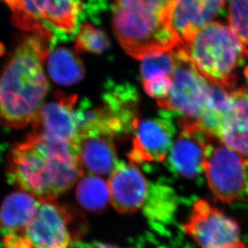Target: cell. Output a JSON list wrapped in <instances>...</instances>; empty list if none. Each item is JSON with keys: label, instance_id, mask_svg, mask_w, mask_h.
<instances>
[{"label": "cell", "instance_id": "cell-1", "mask_svg": "<svg viewBox=\"0 0 248 248\" xmlns=\"http://www.w3.org/2000/svg\"><path fill=\"white\" fill-rule=\"evenodd\" d=\"M7 175L22 191L40 200H55L84 175L77 142L31 133L12 148Z\"/></svg>", "mask_w": 248, "mask_h": 248}, {"label": "cell", "instance_id": "cell-2", "mask_svg": "<svg viewBox=\"0 0 248 248\" xmlns=\"http://www.w3.org/2000/svg\"><path fill=\"white\" fill-rule=\"evenodd\" d=\"M54 47L40 35L19 45L0 75V121L20 129L32 122L48 91L43 65Z\"/></svg>", "mask_w": 248, "mask_h": 248}, {"label": "cell", "instance_id": "cell-3", "mask_svg": "<svg viewBox=\"0 0 248 248\" xmlns=\"http://www.w3.org/2000/svg\"><path fill=\"white\" fill-rule=\"evenodd\" d=\"M176 0H112V28L127 54L142 59L183 44L172 25Z\"/></svg>", "mask_w": 248, "mask_h": 248}, {"label": "cell", "instance_id": "cell-4", "mask_svg": "<svg viewBox=\"0 0 248 248\" xmlns=\"http://www.w3.org/2000/svg\"><path fill=\"white\" fill-rule=\"evenodd\" d=\"M183 46L198 71L209 82L228 90L234 89L235 72L248 59V47L231 27L211 22Z\"/></svg>", "mask_w": 248, "mask_h": 248}, {"label": "cell", "instance_id": "cell-5", "mask_svg": "<svg viewBox=\"0 0 248 248\" xmlns=\"http://www.w3.org/2000/svg\"><path fill=\"white\" fill-rule=\"evenodd\" d=\"M174 56L170 90L157 104L166 112L179 115L183 121L196 122L208 100L211 83L198 71L183 44L174 47Z\"/></svg>", "mask_w": 248, "mask_h": 248}, {"label": "cell", "instance_id": "cell-6", "mask_svg": "<svg viewBox=\"0 0 248 248\" xmlns=\"http://www.w3.org/2000/svg\"><path fill=\"white\" fill-rule=\"evenodd\" d=\"M81 217L55 200H40L35 215L22 233L29 248H69L84 232Z\"/></svg>", "mask_w": 248, "mask_h": 248}, {"label": "cell", "instance_id": "cell-7", "mask_svg": "<svg viewBox=\"0 0 248 248\" xmlns=\"http://www.w3.org/2000/svg\"><path fill=\"white\" fill-rule=\"evenodd\" d=\"M246 165L237 153L213 138L206 148L203 170L209 188L216 199L225 203H248Z\"/></svg>", "mask_w": 248, "mask_h": 248}, {"label": "cell", "instance_id": "cell-8", "mask_svg": "<svg viewBox=\"0 0 248 248\" xmlns=\"http://www.w3.org/2000/svg\"><path fill=\"white\" fill-rule=\"evenodd\" d=\"M183 229L201 248H236L241 243L238 223L203 199L194 202Z\"/></svg>", "mask_w": 248, "mask_h": 248}, {"label": "cell", "instance_id": "cell-9", "mask_svg": "<svg viewBox=\"0 0 248 248\" xmlns=\"http://www.w3.org/2000/svg\"><path fill=\"white\" fill-rule=\"evenodd\" d=\"M176 133L175 126L168 112L162 117L152 119L134 121L132 148L128 157L134 164L145 162H162L166 160L173 138Z\"/></svg>", "mask_w": 248, "mask_h": 248}, {"label": "cell", "instance_id": "cell-10", "mask_svg": "<svg viewBox=\"0 0 248 248\" xmlns=\"http://www.w3.org/2000/svg\"><path fill=\"white\" fill-rule=\"evenodd\" d=\"M180 123L182 131L168 154L169 166L173 173L194 180L203 172L206 148L216 138L206 134L195 122L180 120Z\"/></svg>", "mask_w": 248, "mask_h": 248}, {"label": "cell", "instance_id": "cell-11", "mask_svg": "<svg viewBox=\"0 0 248 248\" xmlns=\"http://www.w3.org/2000/svg\"><path fill=\"white\" fill-rule=\"evenodd\" d=\"M78 96L59 93L54 100L43 105L33 120L32 134L77 142L78 138Z\"/></svg>", "mask_w": 248, "mask_h": 248}, {"label": "cell", "instance_id": "cell-12", "mask_svg": "<svg viewBox=\"0 0 248 248\" xmlns=\"http://www.w3.org/2000/svg\"><path fill=\"white\" fill-rule=\"evenodd\" d=\"M107 183L111 204L117 212L131 215L142 208L149 183L136 165L120 162Z\"/></svg>", "mask_w": 248, "mask_h": 248}, {"label": "cell", "instance_id": "cell-13", "mask_svg": "<svg viewBox=\"0 0 248 248\" xmlns=\"http://www.w3.org/2000/svg\"><path fill=\"white\" fill-rule=\"evenodd\" d=\"M231 106L218 139L240 156L248 167V86L230 90Z\"/></svg>", "mask_w": 248, "mask_h": 248}, {"label": "cell", "instance_id": "cell-14", "mask_svg": "<svg viewBox=\"0 0 248 248\" xmlns=\"http://www.w3.org/2000/svg\"><path fill=\"white\" fill-rule=\"evenodd\" d=\"M225 0H176L172 25L183 44L192 40L224 7Z\"/></svg>", "mask_w": 248, "mask_h": 248}, {"label": "cell", "instance_id": "cell-15", "mask_svg": "<svg viewBox=\"0 0 248 248\" xmlns=\"http://www.w3.org/2000/svg\"><path fill=\"white\" fill-rule=\"evenodd\" d=\"M112 137L102 134H85L77 140L78 160L83 171L96 176L110 175L119 165Z\"/></svg>", "mask_w": 248, "mask_h": 248}, {"label": "cell", "instance_id": "cell-16", "mask_svg": "<svg viewBox=\"0 0 248 248\" xmlns=\"http://www.w3.org/2000/svg\"><path fill=\"white\" fill-rule=\"evenodd\" d=\"M175 64L174 48L141 60L140 75L146 93L158 101L168 96Z\"/></svg>", "mask_w": 248, "mask_h": 248}, {"label": "cell", "instance_id": "cell-17", "mask_svg": "<svg viewBox=\"0 0 248 248\" xmlns=\"http://www.w3.org/2000/svg\"><path fill=\"white\" fill-rule=\"evenodd\" d=\"M12 12V23L26 31H31L49 41L57 42L46 25V15L49 0H1Z\"/></svg>", "mask_w": 248, "mask_h": 248}, {"label": "cell", "instance_id": "cell-18", "mask_svg": "<svg viewBox=\"0 0 248 248\" xmlns=\"http://www.w3.org/2000/svg\"><path fill=\"white\" fill-rule=\"evenodd\" d=\"M40 199L27 192L6 197L0 207V225L5 234H20L35 215Z\"/></svg>", "mask_w": 248, "mask_h": 248}, {"label": "cell", "instance_id": "cell-19", "mask_svg": "<svg viewBox=\"0 0 248 248\" xmlns=\"http://www.w3.org/2000/svg\"><path fill=\"white\" fill-rule=\"evenodd\" d=\"M83 11L82 0H49L46 25L57 41L68 40L77 32Z\"/></svg>", "mask_w": 248, "mask_h": 248}, {"label": "cell", "instance_id": "cell-20", "mask_svg": "<svg viewBox=\"0 0 248 248\" xmlns=\"http://www.w3.org/2000/svg\"><path fill=\"white\" fill-rule=\"evenodd\" d=\"M178 206V198L168 186L155 183L149 185L147 196L142 208L146 218L155 227L172 221Z\"/></svg>", "mask_w": 248, "mask_h": 248}, {"label": "cell", "instance_id": "cell-21", "mask_svg": "<svg viewBox=\"0 0 248 248\" xmlns=\"http://www.w3.org/2000/svg\"><path fill=\"white\" fill-rule=\"evenodd\" d=\"M47 70L55 82L72 85L80 82L84 76L83 62L75 52L59 47L47 56Z\"/></svg>", "mask_w": 248, "mask_h": 248}, {"label": "cell", "instance_id": "cell-22", "mask_svg": "<svg viewBox=\"0 0 248 248\" xmlns=\"http://www.w3.org/2000/svg\"><path fill=\"white\" fill-rule=\"evenodd\" d=\"M77 199L88 211L95 213L102 212L110 202L108 183L100 176H82L77 188Z\"/></svg>", "mask_w": 248, "mask_h": 248}, {"label": "cell", "instance_id": "cell-23", "mask_svg": "<svg viewBox=\"0 0 248 248\" xmlns=\"http://www.w3.org/2000/svg\"><path fill=\"white\" fill-rule=\"evenodd\" d=\"M110 42L103 31L89 24H81L78 28L75 37L77 52L101 53L108 49Z\"/></svg>", "mask_w": 248, "mask_h": 248}, {"label": "cell", "instance_id": "cell-24", "mask_svg": "<svg viewBox=\"0 0 248 248\" xmlns=\"http://www.w3.org/2000/svg\"><path fill=\"white\" fill-rule=\"evenodd\" d=\"M228 20L230 27L248 47V0H229Z\"/></svg>", "mask_w": 248, "mask_h": 248}, {"label": "cell", "instance_id": "cell-25", "mask_svg": "<svg viewBox=\"0 0 248 248\" xmlns=\"http://www.w3.org/2000/svg\"><path fill=\"white\" fill-rule=\"evenodd\" d=\"M69 248H120L112 244H104L99 242H92V243H85V242L76 241L71 245Z\"/></svg>", "mask_w": 248, "mask_h": 248}, {"label": "cell", "instance_id": "cell-26", "mask_svg": "<svg viewBox=\"0 0 248 248\" xmlns=\"http://www.w3.org/2000/svg\"><path fill=\"white\" fill-rule=\"evenodd\" d=\"M4 52V46L2 45V43L0 42V56H2Z\"/></svg>", "mask_w": 248, "mask_h": 248}, {"label": "cell", "instance_id": "cell-27", "mask_svg": "<svg viewBox=\"0 0 248 248\" xmlns=\"http://www.w3.org/2000/svg\"><path fill=\"white\" fill-rule=\"evenodd\" d=\"M236 248H248V246L246 245V244H243L241 242V243L237 246Z\"/></svg>", "mask_w": 248, "mask_h": 248}, {"label": "cell", "instance_id": "cell-28", "mask_svg": "<svg viewBox=\"0 0 248 248\" xmlns=\"http://www.w3.org/2000/svg\"><path fill=\"white\" fill-rule=\"evenodd\" d=\"M0 229H1V225H0Z\"/></svg>", "mask_w": 248, "mask_h": 248}]
</instances>
